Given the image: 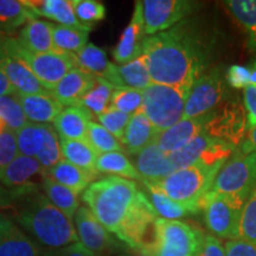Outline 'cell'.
Returning <instances> with one entry per match:
<instances>
[{"mask_svg": "<svg viewBox=\"0 0 256 256\" xmlns=\"http://www.w3.org/2000/svg\"><path fill=\"white\" fill-rule=\"evenodd\" d=\"M81 200L98 222L130 249L140 252L151 238L158 214L136 182L110 176L92 182Z\"/></svg>", "mask_w": 256, "mask_h": 256, "instance_id": "1", "label": "cell"}, {"mask_svg": "<svg viewBox=\"0 0 256 256\" xmlns=\"http://www.w3.org/2000/svg\"><path fill=\"white\" fill-rule=\"evenodd\" d=\"M211 49L212 43L200 24L186 18L168 31L146 37L142 56L153 83L191 88L206 72Z\"/></svg>", "mask_w": 256, "mask_h": 256, "instance_id": "2", "label": "cell"}, {"mask_svg": "<svg viewBox=\"0 0 256 256\" xmlns=\"http://www.w3.org/2000/svg\"><path fill=\"white\" fill-rule=\"evenodd\" d=\"M10 210L34 241L49 249H60L80 241L72 220L48 200L40 186L32 188Z\"/></svg>", "mask_w": 256, "mask_h": 256, "instance_id": "3", "label": "cell"}, {"mask_svg": "<svg viewBox=\"0 0 256 256\" xmlns=\"http://www.w3.org/2000/svg\"><path fill=\"white\" fill-rule=\"evenodd\" d=\"M223 165L194 164L190 168L177 170L168 177L151 183L172 200L188 208L196 215L202 210V200L210 191Z\"/></svg>", "mask_w": 256, "mask_h": 256, "instance_id": "4", "label": "cell"}, {"mask_svg": "<svg viewBox=\"0 0 256 256\" xmlns=\"http://www.w3.org/2000/svg\"><path fill=\"white\" fill-rule=\"evenodd\" d=\"M203 232L182 220L158 218L142 256H200L204 244Z\"/></svg>", "mask_w": 256, "mask_h": 256, "instance_id": "5", "label": "cell"}, {"mask_svg": "<svg viewBox=\"0 0 256 256\" xmlns=\"http://www.w3.org/2000/svg\"><path fill=\"white\" fill-rule=\"evenodd\" d=\"M190 87H176L152 83L144 92L142 110L156 132L168 130L183 120Z\"/></svg>", "mask_w": 256, "mask_h": 256, "instance_id": "6", "label": "cell"}, {"mask_svg": "<svg viewBox=\"0 0 256 256\" xmlns=\"http://www.w3.org/2000/svg\"><path fill=\"white\" fill-rule=\"evenodd\" d=\"M0 48L10 55L22 60L42 84L51 92L57 83L72 68H76L72 55L58 51L48 54H34L25 50L17 38L0 34Z\"/></svg>", "mask_w": 256, "mask_h": 256, "instance_id": "7", "label": "cell"}, {"mask_svg": "<svg viewBox=\"0 0 256 256\" xmlns=\"http://www.w3.org/2000/svg\"><path fill=\"white\" fill-rule=\"evenodd\" d=\"M256 186V152L242 154L238 148L220 168L208 194H224L248 200Z\"/></svg>", "mask_w": 256, "mask_h": 256, "instance_id": "8", "label": "cell"}, {"mask_svg": "<svg viewBox=\"0 0 256 256\" xmlns=\"http://www.w3.org/2000/svg\"><path fill=\"white\" fill-rule=\"evenodd\" d=\"M247 200L224 194H208L202 200L204 222L217 238L240 240L242 211Z\"/></svg>", "mask_w": 256, "mask_h": 256, "instance_id": "9", "label": "cell"}, {"mask_svg": "<svg viewBox=\"0 0 256 256\" xmlns=\"http://www.w3.org/2000/svg\"><path fill=\"white\" fill-rule=\"evenodd\" d=\"M200 8L190 0H144V28L147 37L170 30Z\"/></svg>", "mask_w": 256, "mask_h": 256, "instance_id": "10", "label": "cell"}, {"mask_svg": "<svg viewBox=\"0 0 256 256\" xmlns=\"http://www.w3.org/2000/svg\"><path fill=\"white\" fill-rule=\"evenodd\" d=\"M226 95V81L220 68L206 72L194 81L185 104L183 119L202 116L215 110Z\"/></svg>", "mask_w": 256, "mask_h": 256, "instance_id": "11", "label": "cell"}, {"mask_svg": "<svg viewBox=\"0 0 256 256\" xmlns=\"http://www.w3.org/2000/svg\"><path fill=\"white\" fill-rule=\"evenodd\" d=\"M248 132L246 110L238 102H229L222 110H216L215 115L206 127V133L210 136L226 140L236 148L246 139Z\"/></svg>", "mask_w": 256, "mask_h": 256, "instance_id": "12", "label": "cell"}, {"mask_svg": "<svg viewBox=\"0 0 256 256\" xmlns=\"http://www.w3.org/2000/svg\"><path fill=\"white\" fill-rule=\"evenodd\" d=\"M74 220L78 240L88 250L94 254H107V252L115 247L116 243L110 232L98 222L87 206H80Z\"/></svg>", "mask_w": 256, "mask_h": 256, "instance_id": "13", "label": "cell"}, {"mask_svg": "<svg viewBox=\"0 0 256 256\" xmlns=\"http://www.w3.org/2000/svg\"><path fill=\"white\" fill-rule=\"evenodd\" d=\"M215 112L216 110L202 115V116L180 120L174 126L156 134L154 142L162 151L168 154L178 151L190 142L192 139L206 132V124L214 118Z\"/></svg>", "mask_w": 256, "mask_h": 256, "instance_id": "14", "label": "cell"}, {"mask_svg": "<svg viewBox=\"0 0 256 256\" xmlns=\"http://www.w3.org/2000/svg\"><path fill=\"white\" fill-rule=\"evenodd\" d=\"M147 36L144 28L142 2H136L133 16L126 28L121 34L116 46L113 50V58L119 66L142 56V43Z\"/></svg>", "mask_w": 256, "mask_h": 256, "instance_id": "15", "label": "cell"}, {"mask_svg": "<svg viewBox=\"0 0 256 256\" xmlns=\"http://www.w3.org/2000/svg\"><path fill=\"white\" fill-rule=\"evenodd\" d=\"M42 252L17 223L0 212V256H42Z\"/></svg>", "mask_w": 256, "mask_h": 256, "instance_id": "16", "label": "cell"}, {"mask_svg": "<svg viewBox=\"0 0 256 256\" xmlns=\"http://www.w3.org/2000/svg\"><path fill=\"white\" fill-rule=\"evenodd\" d=\"M0 70L19 94H51L40 82L23 60L10 55L0 48Z\"/></svg>", "mask_w": 256, "mask_h": 256, "instance_id": "17", "label": "cell"}, {"mask_svg": "<svg viewBox=\"0 0 256 256\" xmlns=\"http://www.w3.org/2000/svg\"><path fill=\"white\" fill-rule=\"evenodd\" d=\"M104 78L115 88L127 87L139 90H145L153 83L144 56L121 66L110 63Z\"/></svg>", "mask_w": 256, "mask_h": 256, "instance_id": "18", "label": "cell"}, {"mask_svg": "<svg viewBox=\"0 0 256 256\" xmlns=\"http://www.w3.org/2000/svg\"><path fill=\"white\" fill-rule=\"evenodd\" d=\"M132 158L134 168L142 180H159L176 171L170 156L162 151L156 142L148 145L138 154L132 156Z\"/></svg>", "mask_w": 256, "mask_h": 256, "instance_id": "19", "label": "cell"}, {"mask_svg": "<svg viewBox=\"0 0 256 256\" xmlns=\"http://www.w3.org/2000/svg\"><path fill=\"white\" fill-rule=\"evenodd\" d=\"M95 78L81 69L72 68L50 92L63 107L78 106L90 90Z\"/></svg>", "mask_w": 256, "mask_h": 256, "instance_id": "20", "label": "cell"}, {"mask_svg": "<svg viewBox=\"0 0 256 256\" xmlns=\"http://www.w3.org/2000/svg\"><path fill=\"white\" fill-rule=\"evenodd\" d=\"M46 174L37 159L19 154L8 168L0 172V184L8 188L40 185L34 182V178H43Z\"/></svg>", "mask_w": 256, "mask_h": 256, "instance_id": "21", "label": "cell"}, {"mask_svg": "<svg viewBox=\"0 0 256 256\" xmlns=\"http://www.w3.org/2000/svg\"><path fill=\"white\" fill-rule=\"evenodd\" d=\"M92 115L81 104L66 107L54 121L60 138L68 140H87L88 126Z\"/></svg>", "mask_w": 256, "mask_h": 256, "instance_id": "22", "label": "cell"}, {"mask_svg": "<svg viewBox=\"0 0 256 256\" xmlns=\"http://www.w3.org/2000/svg\"><path fill=\"white\" fill-rule=\"evenodd\" d=\"M25 116L32 124H50L54 122L63 106L51 94H19L16 92Z\"/></svg>", "mask_w": 256, "mask_h": 256, "instance_id": "23", "label": "cell"}, {"mask_svg": "<svg viewBox=\"0 0 256 256\" xmlns=\"http://www.w3.org/2000/svg\"><path fill=\"white\" fill-rule=\"evenodd\" d=\"M156 134L158 132L151 121L147 119L142 110H139L130 116V122L124 130V138L121 140L124 151L130 156L138 154L147 146L154 142Z\"/></svg>", "mask_w": 256, "mask_h": 256, "instance_id": "24", "label": "cell"}, {"mask_svg": "<svg viewBox=\"0 0 256 256\" xmlns=\"http://www.w3.org/2000/svg\"><path fill=\"white\" fill-rule=\"evenodd\" d=\"M23 2L36 18L44 17L63 26L86 28L76 18L72 0H23Z\"/></svg>", "mask_w": 256, "mask_h": 256, "instance_id": "25", "label": "cell"}, {"mask_svg": "<svg viewBox=\"0 0 256 256\" xmlns=\"http://www.w3.org/2000/svg\"><path fill=\"white\" fill-rule=\"evenodd\" d=\"M58 136L49 124H30L16 132L19 154L37 158L52 138Z\"/></svg>", "mask_w": 256, "mask_h": 256, "instance_id": "26", "label": "cell"}, {"mask_svg": "<svg viewBox=\"0 0 256 256\" xmlns=\"http://www.w3.org/2000/svg\"><path fill=\"white\" fill-rule=\"evenodd\" d=\"M54 23L40 19L30 20L22 28L17 40L25 50L34 54L55 52L52 40Z\"/></svg>", "mask_w": 256, "mask_h": 256, "instance_id": "27", "label": "cell"}, {"mask_svg": "<svg viewBox=\"0 0 256 256\" xmlns=\"http://www.w3.org/2000/svg\"><path fill=\"white\" fill-rule=\"evenodd\" d=\"M46 174L57 183L70 188L76 194H82L83 191L92 183L96 177V174H90L64 159L49 171H46Z\"/></svg>", "mask_w": 256, "mask_h": 256, "instance_id": "28", "label": "cell"}, {"mask_svg": "<svg viewBox=\"0 0 256 256\" xmlns=\"http://www.w3.org/2000/svg\"><path fill=\"white\" fill-rule=\"evenodd\" d=\"M60 145L64 160L90 174H98L96 171V162L100 154L87 140H68L60 138Z\"/></svg>", "mask_w": 256, "mask_h": 256, "instance_id": "29", "label": "cell"}, {"mask_svg": "<svg viewBox=\"0 0 256 256\" xmlns=\"http://www.w3.org/2000/svg\"><path fill=\"white\" fill-rule=\"evenodd\" d=\"M40 190L46 194L51 203L62 211L70 220H74L76 211L80 208L78 194L63 186L62 184L57 183L52 178L46 174L40 180Z\"/></svg>", "mask_w": 256, "mask_h": 256, "instance_id": "30", "label": "cell"}, {"mask_svg": "<svg viewBox=\"0 0 256 256\" xmlns=\"http://www.w3.org/2000/svg\"><path fill=\"white\" fill-rule=\"evenodd\" d=\"M98 174H110L113 177H120L130 180L142 182L132 160L122 152H110L100 154L96 162Z\"/></svg>", "mask_w": 256, "mask_h": 256, "instance_id": "31", "label": "cell"}, {"mask_svg": "<svg viewBox=\"0 0 256 256\" xmlns=\"http://www.w3.org/2000/svg\"><path fill=\"white\" fill-rule=\"evenodd\" d=\"M76 68L83 70L94 78H102L106 75L110 62L107 58V54L104 49L92 43H88L78 52L72 55Z\"/></svg>", "mask_w": 256, "mask_h": 256, "instance_id": "32", "label": "cell"}, {"mask_svg": "<svg viewBox=\"0 0 256 256\" xmlns=\"http://www.w3.org/2000/svg\"><path fill=\"white\" fill-rule=\"evenodd\" d=\"M89 32L90 30L88 28L54 24L52 40L56 51L68 55H75L88 44Z\"/></svg>", "mask_w": 256, "mask_h": 256, "instance_id": "33", "label": "cell"}, {"mask_svg": "<svg viewBox=\"0 0 256 256\" xmlns=\"http://www.w3.org/2000/svg\"><path fill=\"white\" fill-rule=\"evenodd\" d=\"M224 5L248 36V46L256 50V0H229Z\"/></svg>", "mask_w": 256, "mask_h": 256, "instance_id": "34", "label": "cell"}, {"mask_svg": "<svg viewBox=\"0 0 256 256\" xmlns=\"http://www.w3.org/2000/svg\"><path fill=\"white\" fill-rule=\"evenodd\" d=\"M142 183L148 192L150 200H151L153 208L156 209V214L162 216V218L179 220L180 218H184V217L194 215V211L177 203V202L172 200L162 190L156 188L151 182L142 180Z\"/></svg>", "mask_w": 256, "mask_h": 256, "instance_id": "35", "label": "cell"}, {"mask_svg": "<svg viewBox=\"0 0 256 256\" xmlns=\"http://www.w3.org/2000/svg\"><path fill=\"white\" fill-rule=\"evenodd\" d=\"M216 139L217 138L210 136L209 134L204 132L194 138V139H192L190 142L186 144L184 147H182L180 150L168 154L176 171L180 168H190V166L197 164L203 152L206 148H209L216 142Z\"/></svg>", "mask_w": 256, "mask_h": 256, "instance_id": "36", "label": "cell"}, {"mask_svg": "<svg viewBox=\"0 0 256 256\" xmlns=\"http://www.w3.org/2000/svg\"><path fill=\"white\" fill-rule=\"evenodd\" d=\"M34 19L23 0H0V31H14Z\"/></svg>", "mask_w": 256, "mask_h": 256, "instance_id": "37", "label": "cell"}, {"mask_svg": "<svg viewBox=\"0 0 256 256\" xmlns=\"http://www.w3.org/2000/svg\"><path fill=\"white\" fill-rule=\"evenodd\" d=\"M114 86L106 81L102 78H96L94 84L90 88L84 98H82L80 104L86 108L92 116L98 118V115L104 113L110 108L112 94H113Z\"/></svg>", "mask_w": 256, "mask_h": 256, "instance_id": "38", "label": "cell"}, {"mask_svg": "<svg viewBox=\"0 0 256 256\" xmlns=\"http://www.w3.org/2000/svg\"><path fill=\"white\" fill-rule=\"evenodd\" d=\"M72 5L78 20L88 30H92L107 16V8L98 0H72Z\"/></svg>", "mask_w": 256, "mask_h": 256, "instance_id": "39", "label": "cell"}, {"mask_svg": "<svg viewBox=\"0 0 256 256\" xmlns=\"http://www.w3.org/2000/svg\"><path fill=\"white\" fill-rule=\"evenodd\" d=\"M0 119L4 121L8 130L14 132H18L28 124L16 94L0 98Z\"/></svg>", "mask_w": 256, "mask_h": 256, "instance_id": "40", "label": "cell"}, {"mask_svg": "<svg viewBox=\"0 0 256 256\" xmlns=\"http://www.w3.org/2000/svg\"><path fill=\"white\" fill-rule=\"evenodd\" d=\"M144 92L134 88H114L112 94L110 108L122 112L124 114L134 115L142 110Z\"/></svg>", "mask_w": 256, "mask_h": 256, "instance_id": "41", "label": "cell"}, {"mask_svg": "<svg viewBox=\"0 0 256 256\" xmlns=\"http://www.w3.org/2000/svg\"><path fill=\"white\" fill-rule=\"evenodd\" d=\"M87 142L94 147L98 154L124 151L122 144L113 134L108 132L104 127L94 121H92L88 126Z\"/></svg>", "mask_w": 256, "mask_h": 256, "instance_id": "42", "label": "cell"}, {"mask_svg": "<svg viewBox=\"0 0 256 256\" xmlns=\"http://www.w3.org/2000/svg\"><path fill=\"white\" fill-rule=\"evenodd\" d=\"M240 240H244L256 246V186L243 208Z\"/></svg>", "mask_w": 256, "mask_h": 256, "instance_id": "43", "label": "cell"}, {"mask_svg": "<svg viewBox=\"0 0 256 256\" xmlns=\"http://www.w3.org/2000/svg\"><path fill=\"white\" fill-rule=\"evenodd\" d=\"M132 115L124 114L113 108H108L104 113L98 115V120L102 127H104L110 134L116 138L118 140H122L124 130L130 122Z\"/></svg>", "mask_w": 256, "mask_h": 256, "instance_id": "44", "label": "cell"}, {"mask_svg": "<svg viewBox=\"0 0 256 256\" xmlns=\"http://www.w3.org/2000/svg\"><path fill=\"white\" fill-rule=\"evenodd\" d=\"M19 156L17 138L14 130H6L0 134V172Z\"/></svg>", "mask_w": 256, "mask_h": 256, "instance_id": "45", "label": "cell"}, {"mask_svg": "<svg viewBox=\"0 0 256 256\" xmlns=\"http://www.w3.org/2000/svg\"><path fill=\"white\" fill-rule=\"evenodd\" d=\"M226 82L235 89H244L249 86V80H250V72L247 66H232L226 70Z\"/></svg>", "mask_w": 256, "mask_h": 256, "instance_id": "46", "label": "cell"}, {"mask_svg": "<svg viewBox=\"0 0 256 256\" xmlns=\"http://www.w3.org/2000/svg\"><path fill=\"white\" fill-rule=\"evenodd\" d=\"M243 98H244L248 130H250L256 126V86L249 84L248 87H246L243 92Z\"/></svg>", "mask_w": 256, "mask_h": 256, "instance_id": "47", "label": "cell"}, {"mask_svg": "<svg viewBox=\"0 0 256 256\" xmlns=\"http://www.w3.org/2000/svg\"><path fill=\"white\" fill-rule=\"evenodd\" d=\"M226 256H256V246L244 240H232L224 246Z\"/></svg>", "mask_w": 256, "mask_h": 256, "instance_id": "48", "label": "cell"}, {"mask_svg": "<svg viewBox=\"0 0 256 256\" xmlns=\"http://www.w3.org/2000/svg\"><path fill=\"white\" fill-rule=\"evenodd\" d=\"M200 256H226V249L216 236L206 235Z\"/></svg>", "mask_w": 256, "mask_h": 256, "instance_id": "49", "label": "cell"}, {"mask_svg": "<svg viewBox=\"0 0 256 256\" xmlns=\"http://www.w3.org/2000/svg\"><path fill=\"white\" fill-rule=\"evenodd\" d=\"M60 256H95L94 252L88 250L82 243L76 242L72 244L66 246V247L58 249Z\"/></svg>", "mask_w": 256, "mask_h": 256, "instance_id": "50", "label": "cell"}, {"mask_svg": "<svg viewBox=\"0 0 256 256\" xmlns=\"http://www.w3.org/2000/svg\"><path fill=\"white\" fill-rule=\"evenodd\" d=\"M238 150L242 154H249V153L256 152V126L249 130L246 139L243 140Z\"/></svg>", "mask_w": 256, "mask_h": 256, "instance_id": "51", "label": "cell"}, {"mask_svg": "<svg viewBox=\"0 0 256 256\" xmlns=\"http://www.w3.org/2000/svg\"><path fill=\"white\" fill-rule=\"evenodd\" d=\"M16 92H16L14 86L11 84V82L8 81V78H6L5 74L0 70V98L6 95H14Z\"/></svg>", "mask_w": 256, "mask_h": 256, "instance_id": "52", "label": "cell"}, {"mask_svg": "<svg viewBox=\"0 0 256 256\" xmlns=\"http://www.w3.org/2000/svg\"><path fill=\"white\" fill-rule=\"evenodd\" d=\"M249 72H250V80H249V84L256 86V60H252L250 66H248Z\"/></svg>", "mask_w": 256, "mask_h": 256, "instance_id": "53", "label": "cell"}, {"mask_svg": "<svg viewBox=\"0 0 256 256\" xmlns=\"http://www.w3.org/2000/svg\"><path fill=\"white\" fill-rule=\"evenodd\" d=\"M42 256H60L58 249H46L42 252Z\"/></svg>", "mask_w": 256, "mask_h": 256, "instance_id": "54", "label": "cell"}, {"mask_svg": "<svg viewBox=\"0 0 256 256\" xmlns=\"http://www.w3.org/2000/svg\"><path fill=\"white\" fill-rule=\"evenodd\" d=\"M6 128H8V127H6V124H5L4 121H2V119H0V134H2V132H4V130H6Z\"/></svg>", "mask_w": 256, "mask_h": 256, "instance_id": "55", "label": "cell"}, {"mask_svg": "<svg viewBox=\"0 0 256 256\" xmlns=\"http://www.w3.org/2000/svg\"><path fill=\"white\" fill-rule=\"evenodd\" d=\"M95 256H110L108 254H95Z\"/></svg>", "mask_w": 256, "mask_h": 256, "instance_id": "56", "label": "cell"}, {"mask_svg": "<svg viewBox=\"0 0 256 256\" xmlns=\"http://www.w3.org/2000/svg\"><path fill=\"white\" fill-rule=\"evenodd\" d=\"M124 256H132V255H124Z\"/></svg>", "mask_w": 256, "mask_h": 256, "instance_id": "57", "label": "cell"}, {"mask_svg": "<svg viewBox=\"0 0 256 256\" xmlns=\"http://www.w3.org/2000/svg\"><path fill=\"white\" fill-rule=\"evenodd\" d=\"M121 256H124V255H121Z\"/></svg>", "mask_w": 256, "mask_h": 256, "instance_id": "58", "label": "cell"}]
</instances>
